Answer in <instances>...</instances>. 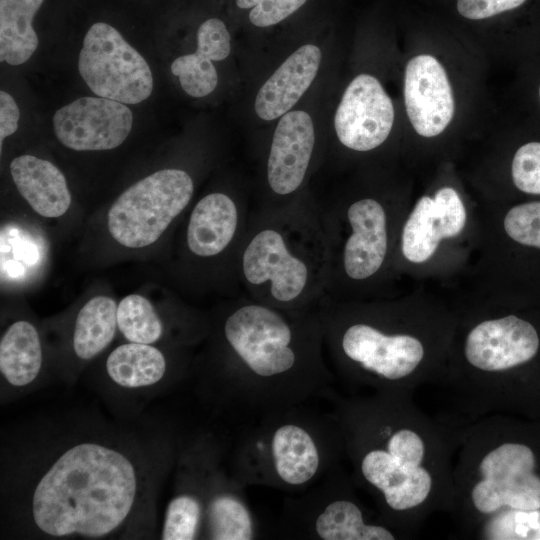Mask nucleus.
Wrapping results in <instances>:
<instances>
[{
    "mask_svg": "<svg viewBox=\"0 0 540 540\" xmlns=\"http://www.w3.org/2000/svg\"><path fill=\"white\" fill-rule=\"evenodd\" d=\"M222 336L223 400L244 424L331 390L318 312L244 302L225 318Z\"/></svg>",
    "mask_w": 540,
    "mask_h": 540,
    "instance_id": "obj_1",
    "label": "nucleus"
},
{
    "mask_svg": "<svg viewBox=\"0 0 540 540\" xmlns=\"http://www.w3.org/2000/svg\"><path fill=\"white\" fill-rule=\"evenodd\" d=\"M141 469L124 451L83 441L67 447L33 485L29 517L43 535L99 539L132 521L145 491Z\"/></svg>",
    "mask_w": 540,
    "mask_h": 540,
    "instance_id": "obj_2",
    "label": "nucleus"
},
{
    "mask_svg": "<svg viewBox=\"0 0 540 540\" xmlns=\"http://www.w3.org/2000/svg\"><path fill=\"white\" fill-rule=\"evenodd\" d=\"M333 392L325 397L334 405L344 454L387 522L429 503L437 481L431 440L407 415L400 394L343 398Z\"/></svg>",
    "mask_w": 540,
    "mask_h": 540,
    "instance_id": "obj_3",
    "label": "nucleus"
},
{
    "mask_svg": "<svg viewBox=\"0 0 540 540\" xmlns=\"http://www.w3.org/2000/svg\"><path fill=\"white\" fill-rule=\"evenodd\" d=\"M407 22L413 43L402 70L408 126L423 140L474 126L473 120L483 111L486 58L414 0Z\"/></svg>",
    "mask_w": 540,
    "mask_h": 540,
    "instance_id": "obj_4",
    "label": "nucleus"
},
{
    "mask_svg": "<svg viewBox=\"0 0 540 540\" xmlns=\"http://www.w3.org/2000/svg\"><path fill=\"white\" fill-rule=\"evenodd\" d=\"M234 452L235 479L299 492L325 478L344 454L334 414L309 402L245 423Z\"/></svg>",
    "mask_w": 540,
    "mask_h": 540,
    "instance_id": "obj_5",
    "label": "nucleus"
},
{
    "mask_svg": "<svg viewBox=\"0 0 540 540\" xmlns=\"http://www.w3.org/2000/svg\"><path fill=\"white\" fill-rule=\"evenodd\" d=\"M306 216L286 213L261 222L247 236L241 256L245 284L261 294L258 301L291 310L306 308L319 282L327 280V255H318L315 242L325 239L321 227Z\"/></svg>",
    "mask_w": 540,
    "mask_h": 540,
    "instance_id": "obj_6",
    "label": "nucleus"
},
{
    "mask_svg": "<svg viewBox=\"0 0 540 540\" xmlns=\"http://www.w3.org/2000/svg\"><path fill=\"white\" fill-rule=\"evenodd\" d=\"M319 318L324 345H329L343 375L356 385L400 394L423 361L424 346L413 335L386 333L366 322L339 325Z\"/></svg>",
    "mask_w": 540,
    "mask_h": 540,
    "instance_id": "obj_7",
    "label": "nucleus"
},
{
    "mask_svg": "<svg viewBox=\"0 0 540 540\" xmlns=\"http://www.w3.org/2000/svg\"><path fill=\"white\" fill-rule=\"evenodd\" d=\"M194 191L190 175L163 169L141 179L113 203L107 226L113 239L128 248L153 244L184 210Z\"/></svg>",
    "mask_w": 540,
    "mask_h": 540,
    "instance_id": "obj_8",
    "label": "nucleus"
},
{
    "mask_svg": "<svg viewBox=\"0 0 540 540\" xmlns=\"http://www.w3.org/2000/svg\"><path fill=\"white\" fill-rule=\"evenodd\" d=\"M533 450L522 443L491 442L480 452L467 483V499L480 516L540 509V477Z\"/></svg>",
    "mask_w": 540,
    "mask_h": 540,
    "instance_id": "obj_9",
    "label": "nucleus"
},
{
    "mask_svg": "<svg viewBox=\"0 0 540 540\" xmlns=\"http://www.w3.org/2000/svg\"><path fill=\"white\" fill-rule=\"evenodd\" d=\"M332 470L322 484L303 497L290 499L281 520L285 536L318 540H393L389 526L369 520L348 488Z\"/></svg>",
    "mask_w": 540,
    "mask_h": 540,
    "instance_id": "obj_10",
    "label": "nucleus"
},
{
    "mask_svg": "<svg viewBox=\"0 0 540 540\" xmlns=\"http://www.w3.org/2000/svg\"><path fill=\"white\" fill-rule=\"evenodd\" d=\"M78 70L97 96L124 104L140 103L153 90V76L146 60L104 22L93 24L87 31Z\"/></svg>",
    "mask_w": 540,
    "mask_h": 540,
    "instance_id": "obj_11",
    "label": "nucleus"
},
{
    "mask_svg": "<svg viewBox=\"0 0 540 540\" xmlns=\"http://www.w3.org/2000/svg\"><path fill=\"white\" fill-rule=\"evenodd\" d=\"M486 60L526 28L540 26V0H415Z\"/></svg>",
    "mask_w": 540,
    "mask_h": 540,
    "instance_id": "obj_12",
    "label": "nucleus"
},
{
    "mask_svg": "<svg viewBox=\"0 0 540 540\" xmlns=\"http://www.w3.org/2000/svg\"><path fill=\"white\" fill-rule=\"evenodd\" d=\"M396 121L393 100L372 74L356 75L345 88L334 116V128L346 148L367 152L381 146Z\"/></svg>",
    "mask_w": 540,
    "mask_h": 540,
    "instance_id": "obj_13",
    "label": "nucleus"
},
{
    "mask_svg": "<svg viewBox=\"0 0 540 540\" xmlns=\"http://www.w3.org/2000/svg\"><path fill=\"white\" fill-rule=\"evenodd\" d=\"M132 124V112L124 103L99 96L76 99L53 116L57 139L76 151L116 148L128 137Z\"/></svg>",
    "mask_w": 540,
    "mask_h": 540,
    "instance_id": "obj_14",
    "label": "nucleus"
},
{
    "mask_svg": "<svg viewBox=\"0 0 540 540\" xmlns=\"http://www.w3.org/2000/svg\"><path fill=\"white\" fill-rule=\"evenodd\" d=\"M538 348L534 326L509 315L476 325L466 337L464 355L474 369L496 375L528 362Z\"/></svg>",
    "mask_w": 540,
    "mask_h": 540,
    "instance_id": "obj_15",
    "label": "nucleus"
},
{
    "mask_svg": "<svg viewBox=\"0 0 540 540\" xmlns=\"http://www.w3.org/2000/svg\"><path fill=\"white\" fill-rule=\"evenodd\" d=\"M315 144V131L308 113L289 111L281 116L267 161V180L280 196L295 192L303 183Z\"/></svg>",
    "mask_w": 540,
    "mask_h": 540,
    "instance_id": "obj_16",
    "label": "nucleus"
},
{
    "mask_svg": "<svg viewBox=\"0 0 540 540\" xmlns=\"http://www.w3.org/2000/svg\"><path fill=\"white\" fill-rule=\"evenodd\" d=\"M350 234L342 249V268L353 280L373 276L382 266L388 249L387 219L383 206L362 198L346 211Z\"/></svg>",
    "mask_w": 540,
    "mask_h": 540,
    "instance_id": "obj_17",
    "label": "nucleus"
},
{
    "mask_svg": "<svg viewBox=\"0 0 540 540\" xmlns=\"http://www.w3.org/2000/svg\"><path fill=\"white\" fill-rule=\"evenodd\" d=\"M321 51L305 44L293 52L260 88L254 108L263 120H274L293 108L315 79Z\"/></svg>",
    "mask_w": 540,
    "mask_h": 540,
    "instance_id": "obj_18",
    "label": "nucleus"
},
{
    "mask_svg": "<svg viewBox=\"0 0 540 540\" xmlns=\"http://www.w3.org/2000/svg\"><path fill=\"white\" fill-rule=\"evenodd\" d=\"M230 49V35L224 22L217 18L207 19L198 28L196 51L176 58L171 64V72L178 76L188 95L204 97L213 92L218 83L212 61L225 59Z\"/></svg>",
    "mask_w": 540,
    "mask_h": 540,
    "instance_id": "obj_19",
    "label": "nucleus"
},
{
    "mask_svg": "<svg viewBox=\"0 0 540 540\" xmlns=\"http://www.w3.org/2000/svg\"><path fill=\"white\" fill-rule=\"evenodd\" d=\"M12 179L32 209L47 218L60 217L71 204V195L63 173L51 162L21 155L10 164Z\"/></svg>",
    "mask_w": 540,
    "mask_h": 540,
    "instance_id": "obj_20",
    "label": "nucleus"
},
{
    "mask_svg": "<svg viewBox=\"0 0 540 540\" xmlns=\"http://www.w3.org/2000/svg\"><path fill=\"white\" fill-rule=\"evenodd\" d=\"M239 212L233 199L220 192L204 196L193 208L186 232L189 250L199 257L222 253L233 241Z\"/></svg>",
    "mask_w": 540,
    "mask_h": 540,
    "instance_id": "obj_21",
    "label": "nucleus"
},
{
    "mask_svg": "<svg viewBox=\"0 0 540 540\" xmlns=\"http://www.w3.org/2000/svg\"><path fill=\"white\" fill-rule=\"evenodd\" d=\"M236 479L216 485L203 505L202 535L213 540H252L258 536L257 523L243 489Z\"/></svg>",
    "mask_w": 540,
    "mask_h": 540,
    "instance_id": "obj_22",
    "label": "nucleus"
},
{
    "mask_svg": "<svg viewBox=\"0 0 540 540\" xmlns=\"http://www.w3.org/2000/svg\"><path fill=\"white\" fill-rule=\"evenodd\" d=\"M42 367V347L36 328L20 320L8 327L0 341V371L14 387L31 384Z\"/></svg>",
    "mask_w": 540,
    "mask_h": 540,
    "instance_id": "obj_23",
    "label": "nucleus"
},
{
    "mask_svg": "<svg viewBox=\"0 0 540 540\" xmlns=\"http://www.w3.org/2000/svg\"><path fill=\"white\" fill-rule=\"evenodd\" d=\"M44 0H0V61L18 66L38 47L32 27L34 15Z\"/></svg>",
    "mask_w": 540,
    "mask_h": 540,
    "instance_id": "obj_24",
    "label": "nucleus"
},
{
    "mask_svg": "<svg viewBox=\"0 0 540 540\" xmlns=\"http://www.w3.org/2000/svg\"><path fill=\"white\" fill-rule=\"evenodd\" d=\"M110 379L125 388L158 383L166 372L163 353L150 344L130 342L116 347L106 360Z\"/></svg>",
    "mask_w": 540,
    "mask_h": 540,
    "instance_id": "obj_25",
    "label": "nucleus"
},
{
    "mask_svg": "<svg viewBox=\"0 0 540 540\" xmlns=\"http://www.w3.org/2000/svg\"><path fill=\"white\" fill-rule=\"evenodd\" d=\"M117 326V307L107 296H95L79 311L73 334V349L78 358L89 360L113 340Z\"/></svg>",
    "mask_w": 540,
    "mask_h": 540,
    "instance_id": "obj_26",
    "label": "nucleus"
},
{
    "mask_svg": "<svg viewBox=\"0 0 540 540\" xmlns=\"http://www.w3.org/2000/svg\"><path fill=\"white\" fill-rule=\"evenodd\" d=\"M439 241L435 229L433 198L422 196L403 228V255L411 262L422 263L433 255Z\"/></svg>",
    "mask_w": 540,
    "mask_h": 540,
    "instance_id": "obj_27",
    "label": "nucleus"
},
{
    "mask_svg": "<svg viewBox=\"0 0 540 540\" xmlns=\"http://www.w3.org/2000/svg\"><path fill=\"white\" fill-rule=\"evenodd\" d=\"M117 326L130 342L152 344L163 333L162 322L150 301L138 294L124 297L117 307Z\"/></svg>",
    "mask_w": 540,
    "mask_h": 540,
    "instance_id": "obj_28",
    "label": "nucleus"
},
{
    "mask_svg": "<svg viewBox=\"0 0 540 540\" xmlns=\"http://www.w3.org/2000/svg\"><path fill=\"white\" fill-rule=\"evenodd\" d=\"M203 504L192 492L181 493L169 502L162 528L164 540H192L202 535Z\"/></svg>",
    "mask_w": 540,
    "mask_h": 540,
    "instance_id": "obj_29",
    "label": "nucleus"
},
{
    "mask_svg": "<svg viewBox=\"0 0 540 540\" xmlns=\"http://www.w3.org/2000/svg\"><path fill=\"white\" fill-rule=\"evenodd\" d=\"M433 202L435 229L440 240L458 235L465 226L466 211L457 191L449 186L441 187Z\"/></svg>",
    "mask_w": 540,
    "mask_h": 540,
    "instance_id": "obj_30",
    "label": "nucleus"
},
{
    "mask_svg": "<svg viewBox=\"0 0 540 540\" xmlns=\"http://www.w3.org/2000/svg\"><path fill=\"white\" fill-rule=\"evenodd\" d=\"M503 224L512 240L540 249V201L512 207L507 212Z\"/></svg>",
    "mask_w": 540,
    "mask_h": 540,
    "instance_id": "obj_31",
    "label": "nucleus"
},
{
    "mask_svg": "<svg viewBox=\"0 0 540 540\" xmlns=\"http://www.w3.org/2000/svg\"><path fill=\"white\" fill-rule=\"evenodd\" d=\"M511 178L518 190L540 195V141H529L517 148L511 161Z\"/></svg>",
    "mask_w": 540,
    "mask_h": 540,
    "instance_id": "obj_32",
    "label": "nucleus"
},
{
    "mask_svg": "<svg viewBox=\"0 0 540 540\" xmlns=\"http://www.w3.org/2000/svg\"><path fill=\"white\" fill-rule=\"evenodd\" d=\"M307 0H236L240 9H251L250 22L257 27L275 25L301 8Z\"/></svg>",
    "mask_w": 540,
    "mask_h": 540,
    "instance_id": "obj_33",
    "label": "nucleus"
},
{
    "mask_svg": "<svg viewBox=\"0 0 540 540\" xmlns=\"http://www.w3.org/2000/svg\"><path fill=\"white\" fill-rule=\"evenodd\" d=\"M20 118L19 108L13 97L5 91L0 92V145L3 140L16 132Z\"/></svg>",
    "mask_w": 540,
    "mask_h": 540,
    "instance_id": "obj_34",
    "label": "nucleus"
},
{
    "mask_svg": "<svg viewBox=\"0 0 540 540\" xmlns=\"http://www.w3.org/2000/svg\"><path fill=\"white\" fill-rule=\"evenodd\" d=\"M537 98H538V103L540 105V80H539L538 87H537Z\"/></svg>",
    "mask_w": 540,
    "mask_h": 540,
    "instance_id": "obj_35",
    "label": "nucleus"
}]
</instances>
